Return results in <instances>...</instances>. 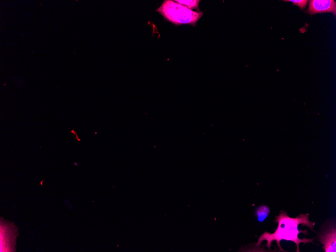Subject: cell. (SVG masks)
Listing matches in <instances>:
<instances>
[{
	"instance_id": "52a82bcc",
	"label": "cell",
	"mask_w": 336,
	"mask_h": 252,
	"mask_svg": "<svg viewBox=\"0 0 336 252\" xmlns=\"http://www.w3.org/2000/svg\"><path fill=\"white\" fill-rule=\"evenodd\" d=\"M284 1L292 2L293 5L299 7L301 10L306 8L308 2L307 0H285Z\"/></svg>"
},
{
	"instance_id": "3957f363",
	"label": "cell",
	"mask_w": 336,
	"mask_h": 252,
	"mask_svg": "<svg viewBox=\"0 0 336 252\" xmlns=\"http://www.w3.org/2000/svg\"><path fill=\"white\" fill-rule=\"evenodd\" d=\"M306 12L310 15L326 12L336 13V2L334 0H310Z\"/></svg>"
},
{
	"instance_id": "5b68a950",
	"label": "cell",
	"mask_w": 336,
	"mask_h": 252,
	"mask_svg": "<svg viewBox=\"0 0 336 252\" xmlns=\"http://www.w3.org/2000/svg\"><path fill=\"white\" fill-rule=\"evenodd\" d=\"M270 209L266 205L260 206L256 211V216L260 222H263L270 213Z\"/></svg>"
},
{
	"instance_id": "277c9868",
	"label": "cell",
	"mask_w": 336,
	"mask_h": 252,
	"mask_svg": "<svg viewBox=\"0 0 336 252\" xmlns=\"http://www.w3.org/2000/svg\"><path fill=\"white\" fill-rule=\"evenodd\" d=\"M335 227L328 226L320 231L319 234L320 241L323 244L325 252L335 251Z\"/></svg>"
},
{
	"instance_id": "7a4b0ae2",
	"label": "cell",
	"mask_w": 336,
	"mask_h": 252,
	"mask_svg": "<svg viewBox=\"0 0 336 252\" xmlns=\"http://www.w3.org/2000/svg\"><path fill=\"white\" fill-rule=\"evenodd\" d=\"M168 21L179 25L182 24L195 25L202 15L186 6L173 1H165L157 10Z\"/></svg>"
},
{
	"instance_id": "8992f818",
	"label": "cell",
	"mask_w": 336,
	"mask_h": 252,
	"mask_svg": "<svg viewBox=\"0 0 336 252\" xmlns=\"http://www.w3.org/2000/svg\"><path fill=\"white\" fill-rule=\"evenodd\" d=\"M176 2L186 6L191 10L192 9H197L199 3V1H176Z\"/></svg>"
},
{
	"instance_id": "6da1fadb",
	"label": "cell",
	"mask_w": 336,
	"mask_h": 252,
	"mask_svg": "<svg viewBox=\"0 0 336 252\" xmlns=\"http://www.w3.org/2000/svg\"><path fill=\"white\" fill-rule=\"evenodd\" d=\"M309 214H300L295 218L289 217L286 212L281 211V214L276 216L275 222L278 223L277 228L273 233L265 232L260 237L257 245H260L262 241L264 240L267 241L266 245L268 249L270 248L272 242L276 240L280 250L285 251L281 248L280 242L284 239L288 241H292L295 242L297 245V251H299V244L301 242L304 243L313 242V239L303 238L300 239L298 237L300 233H304L307 234V230H299L298 226L299 224L308 227L312 231H314L313 227L314 222H310L308 219Z\"/></svg>"
}]
</instances>
